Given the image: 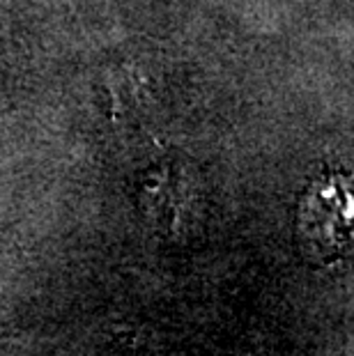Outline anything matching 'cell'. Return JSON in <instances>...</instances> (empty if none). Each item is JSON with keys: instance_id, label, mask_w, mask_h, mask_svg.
Instances as JSON below:
<instances>
[{"instance_id": "1", "label": "cell", "mask_w": 354, "mask_h": 356, "mask_svg": "<svg viewBox=\"0 0 354 356\" xmlns=\"http://www.w3.org/2000/svg\"><path fill=\"white\" fill-rule=\"evenodd\" d=\"M299 232L313 255L336 253L354 234V188L334 181L304 200Z\"/></svg>"}]
</instances>
